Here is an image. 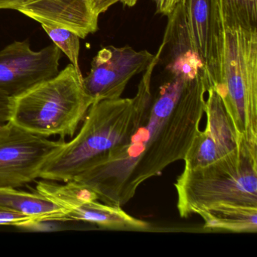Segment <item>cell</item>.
<instances>
[{"instance_id":"4","label":"cell","mask_w":257,"mask_h":257,"mask_svg":"<svg viewBox=\"0 0 257 257\" xmlns=\"http://www.w3.org/2000/svg\"><path fill=\"white\" fill-rule=\"evenodd\" d=\"M71 64L57 76L13 97L10 121L34 135L74 137L94 100Z\"/></svg>"},{"instance_id":"13","label":"cell","mask_w":257,"mask_h":257,"mask_svg":"<svg viewBox=\"0 0 257 257\" xmlns=\"http://www.w3.org/2000/svg\"><path fill=\"white\" fill-rule=\"evenodd\" d=\"M168 18V25L162 42L164 46L169 49L167 70L172 76H182L187 79H194L201 72L205 73L191 38L181 1Z\"/></svg>"},{"instance_id":"14","label":"cell","mask_w":257,"mask_h":257,"mask_svg":"<svg viewBox=\"0 0 257 257\" xmlns=\"http://www.w3.org/2000/svg\"><path fill=\"white\" fill-rule=\"evenodd\" d=\"M0 207L35 220L66 222L68 218L62 208L41 194L0 188Z\"/></svg>"},{"instance_id":"16","label":"cell","mask_w":257,"mask_h":257,"mask_svg":"<svg viewBox=\"0 0 257 257\" xmlns=\"http://www.w3.org/2000/svg\"><path fill=\"white\" fill-rule=\"evenodd\" d=\"M225 28H257V0H218Z\"/></svg>"},{"instance_id":"23","label":"cell","mask_w":257,"mask_h":257,"mask_svg":"<svg viewBox=\"0 0 257 257\" xmlns=\"http://www.w3.org/2000/svg\"><path fill=\"white\" fill-rule=\"evenodd\" d=\"M28 1H31V0H22V4H23V3L28 2Z\"/></svg>"},{"instance_id":"6","label":"cell","mask_w":257,"mask_h":257,"mask_svg":"<svg viewBox=\"0 0 257 257\" xmlns=\"http://www.w3.org/2000/svg\"><path fill=\"white\" fill-rule=\"evenodd\" d=\"M65 144L34 135L9 121L0 127V188H19L40 178Z\"/></svg>"},{"instance_id":"17","label":"cell","mask_w":257,"mask_h":257,"mask_svg":"<svg viewBox=\"0 0 257 257\" xmlns=\"http://www.w3.org/2000/svg\"><path fill=\"white\" fill-rule=\"evenodd\" d=\"M41 26L53 42V44L69 58L76 71L82 74L79 61L80 52V38L79 36L70 30L56 25L41 24Z\"/></svg>"},{"instance_id":"9","label":"cell","mask_w":257,"mask_h":257,"mask_svg":"<svg viewBox=\"0 0 257 257\" xmlns=\"http://www.w3.org/2000/svg\"><path fill=\"white\" fill-rule=\"evenodd\" d=\"M191 38L201 58L209 88L220 85L224 28L218 0H181Z\"/></svg>"},{"instance_id":"5","label":"cell","mask_w":257,"mask_h":257,"mask_svg":"<svg viewBox=\"0 0 257 257\" xmlns=\"http://www.w3.org/2000/svg\"><path fill=\"white\" fill-rule=\"evenodd\" d=\"M216 90L240 139L257 146V28L224 29L222 81Z\"/></svg>"},{"instance_id":"19","label":"cell","mask_w":257,"mask_h":257,"mask_svg":"<svg viewBox=\"0 0 257 257\" xmlns=\"http://www.w3.org/2000/svg\"><path fill=\"white\" fill-rule=\"evenodd\" d=\"M31 220L35 219L0 207V225H11L19 227Z\"/></svg>"},{"instance_id":"8","label":"cell","mask_w":257,"mask_h":257,"mask_svg":"<svg viewBox=\"0 0 257 257\" xmlns=\"http://www.w3.org/2000/svg\"><path fill=\"white\" fill-rule=\"evenodd\" d=\"M154 58L147 50L136 51L130 46H106L99 51L91 62V70L83 84L94 100L121 97L129 81L145 71Z\"/></svg>"},{"instance_id":"1","label":"cell","mask_w":257,"mask_h":257,"mask_svg":"<svg viewBox=\"0 0 257 257\" xmlns=\"http://www.w3.org/2000/svg\"><path fill=\"white\" fill-rule=\"evenodd\" d=\"M208 89L204 72L192 79L172 76L159 88L148 118L130 141L73 180L92 189L98 201L125 205L144 182L184 160L200 132Z\"/></svg>"},{"instance_id":"12","label":"cell","mask_w":257,"mask_h":257,"mask_svg":"<svg viewBox=\"0 0 257 257\" xmlns=\"http://www.w3.org/2000/svg\"><path fill=\"white\" fill-rule=\"evenodd\" d=\"M17 11L41 24H50L73 31L80 39L98 29V16L88 0H31Z\"/></svg>"},{"instance_id":"11","label":"cell","mask_w":257,"mask_h":257,"mask_svg":"<svg viewBox=\"0 0 257 257\" xmlns=\"http://www.w3.org/2000/svg\"><path fill=\"white\" fill-rule=\"evenodd\" d=\"M52 200L69 221L89 222L115 231H147L152 228L150 222L128 214L121 206L98 202L92 192L82 186H62L54 193Z\"/></svg>"},{"instance_id":"21","label":"cell","mask_w":257,"mask_h":257,"mask_svg":"<svg viewBox=\"0 0 257 257\" xmlns=\"http://www.w3.org/2000/svg\"><path fill=\"white\" fill-rule=\"evenodd\" d=\"M180 1L181 0H153L157 13L165 16H169Z\"/></svg>"},{"instance_id":"10","label":"cell","mask_w":257,"mask_h":257,"mask_svg":"<svg viewBox=\"0 0 257 257\" xmlns=\"http://www.w3.org/2000/svg\"><path fill=\"white\" fill-rule=\"evenodd\" d=\"M205 100L206 126L194 138L184 159L185 169L200 168L216 162L240 149L239 138L220 96L210 88Z\"/></svg>"},{"instance_id":"7","label":"cell","mask_w":257,"mask_h":257,"mask_svg":"<svg viewBox=\"0 0 257 257\" xmlns=\"http://www.w3.org/2000/svg\"><path fill=\"white\" fill-rule=\"evenodd\" d=\"M61 57L55 44L34 51L28 40L11 43L0 50V93L13 98L55 77Z\"/></svg>"},{"instance_id":"3","label":"cell","mask_w":257,"mask_h":257,"mask_svg":"<svg viewBox=\"0 0 257 257\" xmlns=\"http://www.w3.org/2000/svg\"><path fill=\"white\" fill-rule=\"evenodd\" d=\"M181 218L221 204L257 207V146L240 149L210 165L185 169L174 183Z\"/></svg>"},{"instance_id":"15","label":"cell","mask_w":257,"mask_h":257,"mask_svg":"<svg viewBox=\"0 0 257 257\" xmlns=\"http://www.w3.org/2000/svg\"><path fill=\"white\" fill-rule=\"evenodd\" d=\"M204 221V229L234 233L257 231V207L221 204L198 212Z\"/></svg>"},{"instance_id":"18","label":"cell","mask_w":257,"mask_h":257,"mask_svg":"<svg viewBox=\"0 0 257 257\" xmlns=\"http://www.w3.org/2000/svg\"><path fill=\"white\" fill-rule=\"evenodd\" d=\"M93 13L96 16H100L107 11L112 6L117 3H121L123 5L132 7L138 3V0H88Z\"/></svg>"},{"instance_id":"2","label":"cell","mask_w":257,"mask_h":257,"mask_svg":"<svg viewBox=\"0 0 257 257\" xmlns=\"http://www.w3.org/2000/svg\"><path fill=\"white\" fill-rule=\"evenodd\" d=\"M162 49L144 71L135 97L94 101L78 135L48 161L40 178L67 183L130 141L148 118L153 98L152 76L160 61Z\"/></svg>"},{"instance_id":"20","label":"cell","mask_w":257,"mask_h":257,"mask_svg":"<svg viewBox=\"0 0 257 257\" xmlns=\"http://www.w3.org/2000/svg\"><path fill=\"white\" fill-rule=\"evenodd\" d=\"M11 97L0 93V127L10 120Z\"/></svg>"},{"instance_id":"22","label":"cell","mask_w":257,"mask_h":257,"mask_svg":"<svg viewBox=\"0 0 257 257\" xmlns=\"http://www.w3.org/2000/svg\"><path fill=\"white\" fill-rule=\"evenodd\" d=\"M21 4L22 0H0V10H17Z\"/></svg>"}]
</instances>
